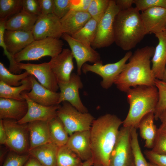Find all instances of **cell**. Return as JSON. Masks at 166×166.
I'll return each instance as SVG.
<instances>
[{
    "label": "cell",
    "instance_id": "obj_35",
    "mask_svg": "<svg viewBox=\"0 0 166 166\" xmlns=\"http://www.w3.org/2000/svg\"><path fill=\"white\" fill-rule=\"evenodd\" d=\"M110 0H91L87 12L98 23L107 10Z\"/></svg>",
    "mask_w": 166,
    "mask_h": 166
},
{
    "label": "cell",
    "instance_id": "obj_24",
    "mask_svg": "<svg viewBox=\"0 0 166 166\" xmlns=\"http://www.w3.org/2000/svg\"><path fill=\"white\" fill-rule=\"evenodd\" d=\"M91 18L88 12L70 10L60 20L63 33L72 35L83 27Z\"/></svg>",
    "mask_w": 166,
    "mask_h": 166
},
{
    "label": "cell",
    "instance_id": "obj_20",
    "mask_svg": "<svg viewBox=\"0 0 166 166\" xmlns=\"http://www.w3.org/2000/svg\"><path fill=\"white\" fill-rule=\"evenodd\" d=\"M66 145L84 162L92 159L90 130L73 133Z\"/></svg>",
    "mask_w": 166,
    "mask_h": 166
},
{
    "label": "cell",
    "instance_id": "obj_47",
    "mask_svg": "<svg viewBox=\"0 0 166 166\" xmlns=\"http://www.w3.org/2000/svg\"><path fill=\"white\" fill-rule=\"evenodd\" d=\"M7 139L6 133L4 128L2 120H0V144H6Z\"/></svg>",
    "mask_w": 166,
    "mask_h": 166
},
{
    "label": "cell",
    "instance_id": "obj_49",
    "mask_svg": "<svg viewBox=\"0 0 166 166\" xmlns=\"http://www.w3.org/2000/svg\"><path fill=\"white\" fill-rule=\"evenodd\" d=\"M162 123L166 122V109H165L160 114L159 117Z\"/></svg>",
    "mask_w": 166,
    "mask_h": 166
},
{
    "label": "cell",
    "instance_id": "obj_40",
    "mask_svg": "<svg viewBox=\"0 0 166 166\" xmlns=\"http://www.w3.org/2000/svg\"><path fill=\"white\" fill-rule=\"evenodd\" d=\"M53 13L60 20L71 9V0H54Z\"/></svg>",
    "mask_w": 166,
    "mask_h": 166
},
{
    "label": "cell",
    "instance_id": "obj_38",
    "mask_svg": "<svg viewBox=\"0 0 166 166\" xmlns=\"http://www.w3.org/2000/svg\"><path fill=\"white\" fill-rule=\"evenodd\" d=\"M30 156L28 153L19 154L13 152L7 156L2 166H23Z\"/></svg>",
    "mask_w": 166,
    "mask_h": 166
},
{
    "label": "cell",
    "instance_id": "obj_16",
    "mask_svg": "<svg viewBox=\"0 0 166 166\" xmlns=\"http://www.w3.org/2000/svg\"><path fill=\"white\" fill-rule=\"evenodd\" d=\"M28 105V109L25 116L17 122L25 124L38 121L49 122L57 116V111L60 105L47 106L39 104L31 100L26 93H22Z\"/></svg>",
    "mask_w": 166,
    "mask_h": 166
},
{
    "label": "cell",
    "instance_id": "obj_9",
    "mask_svg": "<svg viewBox=\"0 0 166 166\" xmlns=\"http://www.w3.org/2000/svg\"><path fill=\"white\" fill-rule=\"evenodd\" d=\"M131 128L123 126L119 129L111 154L109 166H135L131 144Z\"/></svg>",
    "mask_w": 166,
    "mask_h": 166
},
{
    "label": "cell",
    "instance_id": "obj_43",
    "mask_svg": "<svg viewBox=\"0 0 166 166\" xmlns=\"http://www.w3.org/2000/svg\"><path fill=\"white\" fill-rule=\"evenodd\" d=\"M144 153L150 162L157 166H166V155L157 153L152 150H146Z\"/></svg>",
    "mask_w": 166,
    "mask_h": 166
},
{
    "label": "cell",
    "instance_id": "obj_26",
    "mask_svg": "<svg viewBox=\"0 0 166 166\" xmlns=\"http://www.w3.org/2000/svg\"><path fill=\"white\" fill-rule=\"evenodd\" d=\"M38 16L22 10L5 21L6 30L32 31Z\"/></svg>",
    "mask_w": 166,
    "mask_h": 166
},
{
    "label": "cell",
    "instance_id": "obj_32",
    "mask_svg": "<svg viewBox=\"0 0 166 166\" xmlns=\"http://www.w3.org/2000/svg\"><path fill=\"white\" fill-rule=\"evenodd\" d=\"M22 0H0V21H5L21 11Z\"/></svg>",
    "mask_w": 166,
    "mask_h": 166
},
{
    "label": "cell",
    "instance_id": "obj_7",
    "mask_svg": "<svg viewBox=\"0 0 166 166\" xmlns=\"http://www.w3.org/2000/svg\"><path fill=\"white\" fill-rule=\"evenodd\" d=\"M132 54L131 51H128L121 59L113 63L103 65L102 61L93 65L85 63L82 66V72L85 74L92 72L101 76L102 78L100 83L101 86L103 89H108L114 84Z\"/></svg>",
    "mask_w": 166,
    "mask_h": 166
},
{
    "label": "cell",
    "instance_id": "obj_6",
    "mask_svg": "<svg viewBox=\"0 0 166 166\" xmlns=\"http://www.w3.org/2000/svg\"><path fill=\"white\" fill-rule=\"evenodd\" d=\"M57 116L62 122L69 136L76 132L89 130L95 120L90 113L79 111L67 101L60 105Z\"/></svg>",
    "mask_w": 166,
    "mask_h": 166
},
{
    "label": "cell",
    "instance_id": "obj_37",
    "mask_svg": "<svg viewBox=\"0 0 166 166\" xmlns=\"http://www.w3.org/2000/svg\"><path fill=\"white\" fill-rule=\"evenodd\" d=\"M5 21H0V46L3 50V53L8 58L9 62V70L11 73H16L20 72L22 70L18 67L17 63L16 62L14 58L8 52L6 49L4 42V35L6 30Z\"/></svg>",
    "mask_w": 166,
    "mask_h": 166
},
{
    "label": "cell",
    "instance_id": "obj_28",
    "mask_svg": "<svg viewBox=\"0 0 166 166\" xmlns=\"http://www.w3.org/2000/svg\"><path fill=\"white\" fill-rule=\"evenodd\" d=\"M31 89V84L29 76L22 81V84L18 86L8 85L0 81V97L18 101L25 100L22 95L24 90Z\"/></svg>",
    "mask_w": 166,
    "mask_h": 166
},
{
    "label": "cell",
    "instance_id": "obj_14",
    "mask_svg": "<svg viewBox=\"0 0 166 166\" xmlns=\"http://www.w3.org/2000/svg\"><path fill=\"white\" fill-rule=\"evenodd\" d=\"M18 68L25 70L36 78L40 83L50 90L57 92L59 89L57 81L52 71L49 62L39 64L18 63Z\"/></svg>",
    "mask_w": 166,
    "mask_h": 166
},
{
    "label": "cell",
    "instance_id": "obj_25",
    "mask_svg": "<svg viewBox=\"0 0 166 166\" xmlns=\"http://www.w3.org/2000/svg\"><path fill=\"white\" fill-rule=\"evenodd\" d=\"M58 147L52 142L30 149L28 153L43 166H57Z\"/></svg>",
    "mask_w": 166,
    "mask_h": 166
},
{
    "label": "cell",
    "instance_id": "obj_33",
    "mask_svg": "<svg viewBox=\"0 0 166 166\" xmlns=\"http://www.w3.org/2000/svg\"><path fill=\"white\" fill-rule=\"evenodd\" d=\"M30 74L27 72L19 74L10 72L0 62V81L10 86H18L22 84V81L29 77Z\"/></svg>",
    "mask_w": 166,
    "mask_h": 166
},
{
    "label": "cell",
    "instance_id": "obj_27",
    "mask_svg": "<svg viewBox=\"0 0 166 166\" xmlns=\"http://www.w3.org/2000/svg\"><path fill=\"white\" fill-rule=\"evenodd\" d=\"M154 120V113L150 112L142 118L138 125L140 136L145 140L144 146L148 148H152L158 132Z\"/></svg>",
    "mask_w": 166,
    "mask_h": 166
},
{
    "label": "cell",
    "instance_id": "obj_10",
    "mask_svg": "<svg viewBox=\"0 0 166 166\" xmlns=\"http://www.w3.org/2000/svg\"><path fill=\"white\" fill-rule=\"evenodd\" d=\"M7 139L6 145L12 152L25 154L30 148L27 123L20 124L10 119L2 120Z\"/></svg>",
    "mask_w": 166,
    "mask_h": 166
},
{
    "label": "cell",
    "instance_id": "obj_53",
    "mask_svg": "<svg viewBox=\"0 0 166 166\" xmlns=\"http://www.w3.org/2000/svg\"><path fill=\"white\" fill-rule=\"evenodd\" d=\"M148 166H157L156 165L151 162L148 163Z\"/></svg>",
    "mask_w": 166,
    "mask_h": 166
},
{
    "label": "cell",
    "instance_id": "obj_39",
    "mask_svg": "<svg viewBox=\"0 0 166 166\" xmlns=\"http://www.w3.org/2000/svg\"><path fill=\"white\" fill-rule=\"evenodd\" d=\"M136 7L140 11L156 7L166 9V0H134Z\"/></svg>",
    "mask_w": 166,
    "mask_h": 166
},
{
    "label": "cell",
    "instance_id": "obj_51",
    "mask_svg": "<svg viewBox=\"0 0 166 166\" xmlns=\"http://www.w3.org/2000/svg\"><path fill=\"white\" fill-rule=\"evenodd\" d=\"M93 165V161L92 159L85 161L82 166H92Z\"/></svg>",
    "mask_w": 166,
    "mask_h": 166
},
{
    "label": "cell",
    "instance_id": "obj_22",
    "mask_svg": "<svg viewBox=\"0 0 166 166\" xmlns=\"http://www.w3.org/2000/svg\"><path fill=\"white\" fill-rule=\"evenodd\" d=\"M27 126L30 140L29 150L52 142L49 122L40 121H33L28 123Z\"/></svg>",
    "mask_w": 166,
    "mask_h": 166
},
{
    "label": "cell",
    "instance_id": "obj_1",
    "mask_svg": "<svg viewBox=\"0 0 166 166\" xmlns=\"http://www.w3.org/2000/svg\"><path fill=\"white\" fill-rule=\"evenodd\" d=\"M123 121L107 113L93 121L90 130L93 165L109 166L110 156Z\"/></svg>",
    "mask_w": 166,
    "mask_h": 166
},
{
    "label": "cell",
    "instance_id": "obj_41",
    "mask_svg": "<svg viewBox=\"0 0 166 166\" xmlns=\"http://www.w3.org/2000/svg\"><path fill=\"white\" fill-rule=\"evenodd\" d=\"M151 150L157 153L166 155V133L158 130L156 137Z\"/></svg>",
    "mask_w": 166,
    "mask_h": 166
},
{
    "label": "cell",
    "instance_id": "obj_18",
    "mask_svg": "<svg viewBox=\"0 0 166 166\" xmlns=\"http://www.w3.org/2000/svg\"><path fill=\"white\" fill-rule=\"evenodd\" d=\"M146 34L163 32L166 25V9L156 7L141 11Z\"/></svg>",
    "mask_w": 166,
    "mask_h": 166
},
{
    "label": "cell",
    "instance_id": "obj_45",
    "mask_svg": "<svg viewBox=\"0 0 166 166\" xmlns=\"http://www.w3.org/2000/svg\"><path fill=\"white\" fill-rule=\"evenodd\" d=\"M41 11V15H47L53 13L54 0H38Z\"/></svg>",
    "mask_w": 166,
    "mask_h": 166
},
{
    "label": "cell",
    "instance_id": "obj_44",
    "mask_svg": "<svg viewBox=\"0 0 166 166\" xmlns=\"http://www.w3.org/2000/svg\"><path fill=\"white\" fill-rule=\"evenodd\" d=\"M91 0H71L70 10L87 12Z\"/></svg>",
    "mask_w": 166,
    "mask_h": 166
},
{
    "label": "cell",
    "instance_id": "obj_55",
    "mask_svg": "<svg viewBox=\"0 0 166 166\" xmlns=\"http://www.w3.org/2000/svg\"><path fill=\"white\" fill-rule=\"evenodd\" d=\"M164 31L166 33V25L165 26V28H164Z\"/></svg>",
    "mask_w": 166,
    "mask_h": 166
},
{
    "label": "cell",
    "instance_id": "obj_54",
    "mask_svg": "<svg viewBox=\"0 0 166 166\" xmlns=\"http://www.w3.org/2000/svg\"><path fill=\"white\" fill-rule=\"evenodd\" d=\"M94 166H104L101 164H94Z\"/></svg>",
    "mask_w": 166,
    "mask_h": 166
},
{
    "label": "cell",
    "instance_id": "obj_21",
    "mask_svg": "<svg viewBox=\"0 0 166 166\" xmlns=\"http://www.w3.org/2000/svg\"><path fill=\"white\" fill-rule=\"evenodd\" d=\"M28 109L26 100L21 101L0 97V119L18 121L26 115Z\"/></svg>",
    "mask_w": 166,
    "mask_h": 166
},
{
    "label": "cell",
    "instance_id": "obj_30",
    "mask_svg": "<svg viewBox=\"0 0 166 166\" xmlns=\"http://www.w3.org/2000/svg\"><path fill=\"white\" fill-rule=\"evenodd\" d=\"M97 25V22L91 18L83 27L71 36L85 45L91 46L96 35Z\"/></svg>",
    "mask_w": 166,
    "mask_h": 166
},
{
    "label": "cell",
    "instance_id": "obj_23",
    "mask_svg": "<svg viewBox=\"0 0 166 166\" xmlns=\"http://www.w3.org/2000/svg\"><path fill=\"white\" fill-rule=\"evenodd\" d=\"M155 35L159 42L151 59V68L155 78L162 80L166 63V33L163 31Z\"/></svg>",
    "mask_w": 166,
    "mask_h": 166
},
{
    "label": "cell",
    "instance_id": "obj_50",
    "mask_svg": "<svg viewBox=\"0 0 166 166\" xmlns=\"http://www.w3.org/2000/svg\"><path fill=\"white\" fill-rule=\"evenodd\" d=\"M158 130L160 131L166 133V122L162 123Z\"/></svg>",
    "mask_w": 166,
    "mask_h": 166
},
{
    "label": "cell",
    "instance_id": "obj_46",
    "mask_svg": "<svg viewBox=\"0 0 166 166\" xmlns=\"http://www.w3.org/2000/svg\"><path fill=\"white\" fill-rule=\"evenodd\" d=\"M116 3L120 10H126L132 7L134 0H115Z\"/></svg>",
    "mask_w": 166,
    "mask_h": 166
},
{
    "label": "cell",
    "instance_id": "obj_4",
    "mask_svg": "<svg viewBox=\"0 0 166 166\" xmlns=\"http://www.w3.org/2000/svg\"><path fill=\"white\" fill-rule=\"evenodd\" d=\"M126 93L129 108L123 126L137 129L144 116L154 113L159 100L158 90L155 86L141 85L131 88Z\"/></svg>",
    "mask_w": 166,
    "mask_h": 166
},
{
    "label": "cell",
    "instance_id": "obj_15",
    "mask_svg": "<svg viewBox=\"0 0 166 166\" xmlns=\"http://www.w3.org/2000/svg\"><path fill=\"white\" fill-rule=\"evenodd\" d=\"M73 58L70 49L64 48L60 54L51 58L48 62L58 84L66 83L69 80L74 69Z\"/></svg>",
    "mask_w": 166,
    "mask_h": 166
},
{
    "label": "cell",
    "instance_id": "obj_2",
    "mask_svg": "<svg viewBox=\"0 0 166 166\" xmlns=\"http://www.w3.org/2000/svg\"><path fill=\"white\" fill-rule=\"evenodd\" d=\"M155 48L146 46L136 49L129 58L114 84L120 91L126 93L137 86H155L156 78L151 67Z\"/></svg>",
    "mask_w": 166,
    "mask_h": 166
},
{
    "label": "cell",
    "instance_id": "obj_31",
    "mask_svg": "<svg viewBox=\"0 0 166 166\" xmlns=\"http://www.w3.org/2000/svg\"><path fill=\"white\" fill-rule=\"evenodd\" d=\"M83 162L66 145L58 148L57 166H82Z\"/></svg>",
    "mask_w": 166,
    "mask_h": 166
},
{
    "label": "cell",
    "instance_id": "obj_12",
    "mask_svg": "<svg viewBox=\"0 0 166 166\" xmlns=\"http://www.w3.org/2000/svg\"><path fill=\"white\" fill-rule=\"evenodd\" d=\"M58 84L60 89L59 104L67 101L79 111L82 113L88 112V109L83 104L79 96V90L83 86L79 75L72 73L67 82Z\"/></svg>",
    "mask_w": 166,
    "mask_h": 166
},
{
    "label": "cell",
    "instance_id": "obj_11",
    "mask_svg": "<svg viewBox=\"0 0 166 166\" xmlns=\"http://www.w3.org/2000/svg\"><path fill=\"white\" fill-rule=\"evenodd\" d=\"M61 37L70 48L76 61L77 73L80 76L81 74L82 66L87 62L94 64L102 61L100 54L91 46L85 45L66 33H63Z\"/></svg>",
    "mask_w": 166,
    "mask_h": 166
},
{
    "label": "cell",
    "instance_id": "obj_13",
    "mask_svg": "<svg viewBox=\"0 0 166 166\" xmlns=\"http://www.w3.org/2000/svg\"><path fill=\"white\" fill-rule=\"evenodd\" d=\"M32 32L35 40L59 38L63 34L60 19L53 13L39 16Z\"/></svg>",
    "mask_w": 166,
    "mask_h": 166
},
{
    "label": "cell",
    "instance_id": "obj_8",
    "mask_svg": "<svg viewBox=\"0 0 166 166\" xmlns=\"http://www.w3.org/2000/svg\"><path fill=\"white\" fill-rule=\"evenodd\" d=\"M120 11L115 0H110L107 10L98 23L96 35L91 45L93 48L107 47L114 42L113 22Z\"/></svg>",
    "mask_w": 166,
    "mask_h": 166
},
{
    "label": "cell",
    "instance_id": "obj_34",
    "mask_svg": "<svg viewBox=\"0 0 166 166\" xmlns=\"http://www.w3.org/2000/svg\"><path fill=\"white\" fill-rule=\"evenodd\" d=\"M131 144L133 152L135 166H149L141 151L136 129L131 128Z\"/></svg>",
    "mask_w": 166,
    "mask_h": 166
},
{
    "label": "cell",
    "instance_id": "obj_17",
    "mask_svg": "<svg viewBox=\"0 0 166 166\" xmlns=\"http://www.w3.org/2000/svg\"><path fill=\"white\" fill-rule=\"evenodd\" d=\"M4 42L8 52L13 57L35 40L32 31L6 30Z\"/></svg>",
    "mask_w": 166,
    "mask_h": 166
},
{
    "label": "cell",
    "instance_id": "obj_42",
    "mask_svg": "<svg viewBox=\"0 0 166 166\" xmlns=\"http://www.w3.org/2000/svg\"><path fill=\"white\" fill-rule=\"evenodd\" d=\"M22 10L34 15L39 16L41 14L38 0H22Z\"/></svg>",
    "mask_w": 166,
    "mask_h": 166
},
{
    "label": "cell",
    "instance_id": "obj_48",
    "mask_svg": "<svg viewBox=\"0 0 166 166\" xmlns=\"http://www.w3.org/2000/svg\"><path fill=\"white\" fill-rule=\"evenodd\" d=\"M23 166H43L35 158L30 156Z\"/></svg>",
    "mask_w": 166,
    "mask_h": 166
},
{
    "label": "cell",
    "instance_id": "obj_19",
    "mask_svg": "<svg viewBox=\"0 0 166 166\" xmlns=\"http://www.w3.org/2000/svg\"><path fill=\"white\" fill-rule=\"evenodd\" d=\"M31 84L30 92L26 93L32 101L41 105L49 106L58 105L60 93L54 92L44 87L38 83L33 75L29 76Z\"/></svg>",
    "mask_w": 166,
    "mask_h": 166
},
{
    "label": "cell",
    "instance_id": "obj_29",
    "mask_svg": "<svg viewBox=\"0 0 166 166\" xmlns=\"http://www.w3.org/2000/svg\"><path fill=\"white\" fill-rule=\"evenodd\" d=\"M49 125L52 142L58 147L66 145L69 135L60 119L56 117L49 122Z\"/></svg>",
    "mask_w": 166,
    "mask_h": 166
},
{
    "label": "cell",
    "instance_id": "obj_3",
    "mask_svg": "<svg viewBox=\"0 0 166 166\" xmlns=\"http://www.w3.org/2000/svg\"><path fill=\"white\" fill-rule=\"evenodd\" d=\"M114 42L124 51L135 47L146 35L140 11L136 7L121 10L113 22Z\"/></svg>",
    "mask_w": 166,
    "mask_h": 166
},
{
    "label": "cell",
    "instance_id": "obj_5",
    "mask_svg": "<svg viewBox=\"0 0 166 166\" xmlns=\"http://www.w3.org/2000/svg\"><path fill=\"white\" fill-rule=\"evenodd\" d=\"M63 45L62 41L58 38H48L35 40L16 54L14 58L18 63L23 61L38 60L47 56L53 58L61 52Z\"/></svg>",
    "mask_w": 166,
    "mask_h": 166
},
{
    "label": "cell",
    "instance_id": "obj_52",
    "mask_svg": "<svg viewBox=\"0 0 166 166\" xmlns=\"http://www.w3.org/2000/svg\"><path fill=\"white\" fill-rule=\"evenodd\" d=\"M163 81L166 83V63L165 65V68L164 69L163 77L161 80Z\"/></svg>",
    "mask_w": 166,
    "mask_h": 166
},
{
    "label": "cell",
    "instance_id": "obj_36",
    "mask_svg": "<svg viewBox=\"0 0 166 166\" xmlns=\"http://www.w3.org/2000/svg\"><path fill=\"white\" fill-rule=\"evenodd\" d=\"M155 86L158 90L159 100L154 115L155 120H158L160 114L166 109V83L161 80L156 79Z\"/></svg>",
    "mask_w": 166,
    "mask_h": 166
}]
</instances>
